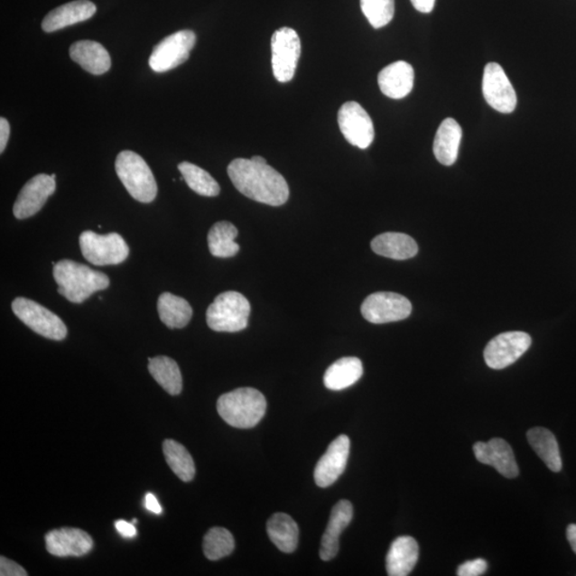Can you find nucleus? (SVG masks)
<instances>
[{
  "mask_svg": "<svg viewBox=\"0 0 576 576\" xmlns=\"http://www.w3.org/2000/svg\"><path fill=\"white\" fill-rule=\"evenodd\" d=\"M79 244L82 255L97 266L119 265L129 255L125 238L117 233L99 235L85 231L80 235Z\"/></svg>",
  "mask_w": 576,
  "mask_h": 576,
  "instance_id": "nucleus-6",
  "label": "nucleus"
},
{
  "mask_svg": "<svg viewBox=\"0 0 576 576\" xmlns=\"http://www.w3.org/2000/svg\"><path fill=\"white\" fill-rule=\"evenodd\" d=\"M46 550L57 557H80L92 550L93 540L89 534L79 528L64 527L51 531L45 536Z\"/></svg>",
  "mask_w": 576,
  "mask_h": 576,
  "instance_id": "nucleus-16",
  "label": "nucleus"
},
{
  "mask_svg": "<svg viewBox=\"0 0 576 576\" xmlns=\"http://www.w3.org/2000/svg\"><path fill=\"white\" fill-rule=\"evenodd\" d=\"M413 311L409 300L395 293H375L368 296L361 307V313L367 321L380 325L404 321Z\"/></svg>",
  "mask_w": 576,
  "mask_h": 576,
  "instance_id": "nucleus-11",
  "label": "nucleus"
},
{
  "mask_svg": "<svg viewBox=\"0 0 576 576\" xmlns=\"http://www.w3.org/2000/svg\"><path fill=\"white\" fill-rule=\"evenodd\" d=\"M115 526L123 537L133 538L137 534L136 527H135L132 523H128L125 520H117L115 523Z\"/></svg>",
  "mask_w": 576,
  "mask_h": 576,
  "instance_id": "nucleus-37",
  "label": "nucleus"
},
{
  "mask_svg": "<svg viewBox=\"0 0 576 576\" xmlns=\"http://www.w3.org/2000/svg\"><path fill=\"white\" fill-rule=\"evenodd\" d=\"M10 137V125L7 119H0V153H4Z\"/></svg>",
  "mask_w": 576,
  "mask_h": 576,
  "instance_id": "nucleus-38",
  "label": "nucleus"
},
{
  "mask_svg": "<svg viewBox=\"0 0 576 576\" xmlns=\"http://www.w3.org/2000/svg\"><path fill=\"white\" fill-rule=\"evenodd\" d=\"M149 370L153 378L170 395H179L183 389V378L178 363L169 357L149 358Z\"/></svg>",
  "mask_w": 576,
  "mask_h": 576,
  "instance_id": "nucleus-29",
  "label": "nucleus"
},
{
  "mask_svg": "<svg viewBox=\"0 0 576 576\" xmlns=\"http://www.w3.org/2000/svg\"><path fill=\"white\" fill-rule=\"evenodd\" d=\"M0 575L2 576H26L28 573L14 561L4 556L0 557Z\"/></svg>",
  "mask_w": 576,
  "mask_h": 576,
  "instance_id": "nucleus-36",
  "label": "nucleus"
},
{
  "mask_svg": "<svg viewBox=\"0 0 576 576\" xmlns=\"http://www.w3.org/2000/svg\"><path fill=\"white\" fill-rule=\"evenodd\" d=\"M411 4L413 5V7L417 11L422 12V14H431L434 8L436 0H411Z\"/></svg>",
  "mask_w": 576,
  "mask_h": 576,
  "instance_id": "nucleus-39",
  "label": "nucleus"
},
{
  "mask_svg": "<svg viewBox=\"0 0 576 576\" xmlns=\"http://www.w3.org/2000/svg\"><path fill=\"white\" fill-rule=\"evenodd\" d=\"M233 185L254 201L281 207L290 198L287 181L277 170L270 167L262 156L237 158L228 167Z\"/></svg>",
  "mask_w": 576,
  "mask_h": 576,
  "instance_id": "nucleus-1",
  "label": "nucleus"
},
{
  "mask_svg": "<svg viewBox=\"0 0 576 576\" xmlns=\"http://www.w3.org/2000/svg\"><path fill=\"white\" fill-rule=\"evenodd\" d=\"M116 172L129 195L141 203H151L157 196V183L149 164L137 153L123 151L116 160Z\"/></svg>",
  "mask_w": 576,
  "mask_h": 576,
  "instance_id": "nucleus-4",
  "label": "nucleus"
},
{
  "mask_svg": "<svg viewBox=\"0 0 576 576\" xmlns=\"http://www.w3.org/2000/svg\"><path fill=\"white\" fill-rule=\"evenodd\" d=\"M350 440L342 434L328 446V450L316 464L314 478L317 486L327 488L339 478L348 462Z\"/></svg>",
  "mask_w": 576,
  "mask_h": 576,
  "instance_id": "nucleus-15",
  "label": "nucleus"
},
{
  "mask_svg": "<svg viewBox=\"0 0 576 576\" xmlns=\"http://www.w3.org/2000/svg\"><path fill=\"white\" fill-rule=\"evenodd\" d=\"M340 132L348 143L358 149L366 150L373 144L375 128L367 110L357 102H347L338 115Z\"/></svg>",
  "mask_w": 576,
  "mask_h": 576,
  "instance_id": "nucleus-12",
  "label": "nucleus"
},
{
  "mask_svg": "<svg viewBox=\"0 0 576 576\" xmlns=\"http://www.w3.org/2000/svg\"><path fill=\"white\" fill-rule=\"evenodd\" d=\"M419 544L410 536L394 540L386 555V571L390 576H407L419 561Z\"/></svg>",
  "mask_w": 576,
  "mask_h": 576,
  "instance_id": "nucleus-22",
  "label": "nucleus"
},
{
  "mask_svg": "<svg viewBox=\"0 0 576 576\" xmlns=\"http://www.w3.org/2000/svg\"><path fill=\"white\" fill-rule=\"evenodd\" d=\"M473 450L478 461L495 468L504 478H516L519 475L518 463L506 441L495 438L489 442H478Z\"/></svg>",
  "mask_w": 576,
  "mask_h": 576,
  "instance_id": "nucleus-17",
  "label": "nucleus"
},
{
  "mask_svg": "<svg viewBox=\"0 0 576 576\" xmlns=\"http://www.w3.org/2000/svg\"><path fill=\"white\" fill-rule=\"evenodd\" d=\"M54 278L58 293L73 303H82L94 293L109 286V278L84 264L70 260L54 263Z\"/></svg>",
  "mask_w": 576,
  "mask_h": 576,
  "instance_id": "nucleus-2",
  "label": "nucleus"
},
{
  "mask_svg": "<svg viewBox=\"0 0 576 576\" xmlns=\"http://www.w3.org/2000/svg\"><path fill=\"white\" fill-rule=\"evenodd\" d=\"M352 516H354V507L349 501L343 499L335 504L321 539L320 556L322 561H331L338 555L340 534L349 525Z\"/></svg>",
  "mask_w": 576,
  "mask_h": 576,
  "instance_id": "nucleus-18",
  "label": "nucleus"
},
{
  "mask_svg": "<svg viewBox=\"0 0 576 576\" xmlns=\"http://www.w3.org/2000/svg\"><path fill=\"white\" fill-rule=\"evenodd\" d=\"M158 314L161 321L170 329H181L190 323L192 309L184 298L163 293L158 298Z\"/></svg>",
  "mask_w": 576,
  "mask_h": 576,
  "instance_id": "nucleus-28",
  "label": "nucleus"
},
{
  "mask_svg": "<svg viewBox=\"0 0 576 576\" xmlns=\"http://www.w3.org/2000/svg\"><path fill=\"white\" fill-rule=\"evenodd\" d=\"M196 41V33L191 31H181L164 38L152 51L149 59L151 69L163 73L178 68L188 60Z\"/></svg>",
  "mask_w": 576,
  "mask_h": 576,
  "instance_id": "nucleus-8",
  "label": "nucleus"
},
{
  "mask_svg": "<svg viewBox=\"0 0 576 576\" xmlns=\"http://www.w3.org/2000/svg\"><path fill=\"white\" fill-rule=\"evenodd\" d=\"M179 170L190 190L203 197H217L220 193V186L217 181L204 169L191 163H181Z\"/></svg>",
  "mask_w": 576,
  "mask_h": 576,
  "instance_id": "nucleus-32",
  "label": "nucleus"
},
{
  "mask_svg": "<svg viewBox=\"0 0 576 576\" xmlns=\"http://www.w3.org/2000/svg\"><path fill=\"white\" fill-rule=\"evenodd\" d=\"M483 93L486 102L502 114H511L516 107V94L506 73L499 64L488 63L483 79Z\"/></svg>",
  "mask_w": 576,
  "mask_h": 576,
  "instance_id": "nucleus-13",
  "label": "nucleus"
},
{
  "mask_svg": "<svg viewBox=\"0 0 576 576\" xmlns=\"http://www.w3.org/2000/svg\"><path fill=\"white\" fill-rule=\"evenodd\" d=\"M237 228L231 222L220 221L215 223L209 232V248L210 254L216 257L228 258L238 254L239 246L235 242L237 237Z\"/></svg>",
  "mask_w": 576,
  "mask_h": 576,
  "instance_id": "nucleus-30",
  "label": "nucleus"
},
{
  "mask_svg": "<svg viewBox=\"0 0 576 576\" xmlns=\"http://www.w3.org/2000/svg\"><path fill=\"white\" fill-rule=\"evenodd\" d=\"M488 569V562L483 558L463 562L457 570L460 576H479L483 575Z\"/></svg>",
  "mask_w": 576,
  "mask_h": 576,
  "instance_id": "nucleus-35",
  "label": "nucleus"
},
{
  "mask_svg": "<svg viewBox=\"0 0 576 576\" xmlns=\"http://www.w3.org/2000/svg\"><path fill=\"white\" fill-rule=\"evenodd\" d=\"M266 409L265 396L252 387H240L223 394L217 403V410L223 421L235 428L256 426L265 415Z\"/></svg>",
  "mask_w": 576,
  "mask_h": 576,
  "instance_id": "nucleus-3",
  "label": "nucleus"
},
{
  "mask_svg": "<svg viewBox=\"0 0 576 576\" xmlns=\"http://www.w3.org/2000/svg\"><path fill=\"white\" fill-rule=\"evenodd\" d=\"M163 450L168 466L181 480L188 483L195 478V461L185 446L174 440H166L163 442Z\"/></svg>",
  "mask_w": 576,
  "mask_h": 576,
  "instance_id": "nucleus-31",
  "label": "nucleus"
},
{
  "mask_svg": "<svg viewBox=\"0 0 576 576\" xmlns=\"http://www.w3.org/2000/svg\"><path fill=\"white\" fill-rule=\"evenodd\" d=\"M462 129L458 122L448 117L438 128L433 141V154L444 166L454 164L460 153Z\"/></svg>",
  "mask_w": 576,
  "mask_h": 576,
  "instance_id": "nucleus-23",
  "label": "nucleus"
},
{
  "mask_svg": "<svg viewBox=\"0 0 576 576\" xmlns=\"http://www.w3.org/2000/svg\"><path fill=\"white\" fill-rule=\"evenodd\" d=\"M360 3L363 14L376 29L386 26L395 14L394 0H361Z\"/></svg>",
  "mask_w": 576,
  "mask_h": 576,
  "instance_id": "nucleus-34",
  "label": "nucleus"
},
{
  "mask_svg": "<svg viewBox=\"0 0 576 576\" xmlns=\"http://www.w3.org/2000/svg\"><path fill=\"white\" fill-rule=\"evenodd\" d=\"M378 85L386 97L404 98L413 89L414 70L405 61L391 63L379 73Z\"/></svg>",
  "mask_w": 576,
  "mask_h": 576,
  "instance_id": "nucleus-19",
  "label": "nucleus"
},
{
  "mask_svg": "<svg viewBox=\"0 0 576 576\" xmlns=\"http://www.w3.org/2000/svg\"><path fill=\"white\" fill-rule=\"evenodd\" d=\"M251 307L242 293L226 292L220 293L207 311L208 326L217 332H239L248 327Z\"/></svg>",
  "mask_w": 576,
  "mask_h": 576,
  "instance_id": "nucleus-5",
  "label": "nucleus"
},
{
  "mask_svg": "<svg viewBox=\"0 0 576 576\" xmlns=\"http://www.w3.org/2000/svg\"><path fill=\"white\" fill-rule=\"evenodd\" d=\"M145 507L156 515H161L163 511L160 503H158L157 498L155 496H153L152 493H148L145 497Z\"/></svg>",
  "mask_w": 576,
  "mask_h": 576,
  "instance_id": "nucleus-40",
  "label": "nucleus"
},
{
  "mask_svg": "<svg viewBox=\"0 0 576 576\" xmlns=\"http://www.w3.org/2000/svg\"><path fill=\"white\" fill-rule=\"evenodd\" d=\"M56 190V181L51 175L38 174L22 188L17 197L14 214L17 219H26L39 213L47 199Z\"/></svg>",
  "mask_w": 576,
  "mask_h": 576,
  "instance_id": "nucleus-14",
  "label": "nucleus"
},
{
  "mask_svg": "<svg viewBox=\"0 0 576 576\" xmlns=\"http://www.w3.org/2000/svg\"><path fill=\"white\" fill-rule=\"evenodd\" d=\"M372 249L376 255L404 261L413 258L419 252V246L413 237L403 233H384L375 237Z\"/></svg>",
  "mask_w": 576,
  "mask_h": 576,
  "instance_id": "nucleus-24",
  "label": "nucleus"
},
{
  "mask_svg": "<svg viewBox=\"0 0 576 576\" xmlns=\"http://www.w3.org/2000/svg\"><path fill=\"white\" fill-rule=\"evenodd\" d=\"M12 311L33 331L54 340L67 338L68 329L60 317L33 300L19 297L12 302Z\"/></svg>",
  "mask_w": 576,
  "mask_h": 576,
  "instance_id": "nucleus-7",
  "label": "nucleus"
},
{
  "mask_svg": "<svg viewBox=\"0 0 576 576\" xmlns=\"http://www.w3.org/2000/svg\"><path fill=\"white\" fill-rule=\"evenodd\" d=\"M362 375L363 364L360 358L346 357L329 367L323 376V384L329 390L342 391L354 386Z\"/></svg>",
  "mask_w": 576,
  "mask_h": 576,
  "instance_id": "nucleus-25",
  "label": "nucleus"
},
{
  "mask_svg": "<svg viewBox=\"0 0 576 576\" xmlns=\"http://www.w3.org/2000/svg\"><path fill=\"white\" fill-rule=\"evenodd\" d=\"M272 52L275 79L280 82L291 81L302 55V42L296 31L288 27L275 31L272 38Z\"/></svg>",
  "mask_w": 576,
  "mask_h": 576,
  "instance_id": "nucleus-9",
  "label": "nucleus"
},
{
  "mask_svg": "<svg viewBox=\"0 0 576 576\" xmlns=\"http://www.w3.org/2000/svg\"><path fill=\"white\" fill-rule=\"evenodd\" d=\"M532 338L525 332H505L492 339L486 346L484 357L488 367L506 368L518 361L530 349Z\"/></svg>",
  "mask_w": 576,
  "mask_h": 576,
  "instance_id": "nucleus-10",
  "label": "nucleus"
},
{
  "mask_svg": "<svg viewBox=\"0 0 576 576\" xmlns=\"http://www.w3.org/2000/svg\"><path fill=\"white\" fill-rule=\"evenodd\" d=\"M97 5L89 0H76L60 5L44 17L42 29L45 33H54L62 28L91 19L96 14Z\"/></svg>",
  "mask_w": 576,
  "mask_h": 576,
  "instance_id": "nucleus-20",
  "label": "nucleus"
},
{
  "mask_svg": "<svg viewBox=\"0 0 576 576\" xmlns=\"http://www.w3.org/2000/svg\"><path fill=\"white\" fill-rule=\"evenodd\" d=\"M270 540L283 553H293L297 549L299 528L296 521L286 514H274L267 522Z\"/></svg>",
  "mask_w": 576,
  "mask_h": 576,
  "instance_id": "nucleus-27",
  "label": "nucleus"
},
{
  "mask_svg": "<svg viewBox=\"0 0 576 576\" xmlns=\"http://www.w3.org/2000/svg\"><path fill=\"white\" fill-rule=\"evenodd\" d=\"M527 440L533 450L552 472H561L562 461L560 446L553 433L543 427H534L527 432Z\"/></svg>",
  "mask_w": 576,
  "mask_h": 576,
  "instance_id": "nucleus-26",
  "label": "nucleus"
},
{
  "mask_svg": "<svg viewBox=\"0 0 576 576\" xmlns=\"http://www.w3.org/2000/svg\"><path fill=\"white\" fill-rule=\"evenodd\" d=\"M70 57L93 75H103L111 68L109 52L96 41L84 40L74 43L70 47Z\"/></svg>",
  "mask_w": 576,
  "mask_h": 576,
  "instance_id": "nucleus-21",
  "label": "nucleus"
},
{
  "mask_svg": "<svg viewBox=\"0 0 576 576\" xmlns=\"http://www.w3.org/2000/svg\"><path fill=\"white\" fill-rule=\"evenodd\" d=\"M233 534L223 527H213L204 536L203 551L209 561H219L233 553Z\"/></svg>",
  "mask_w": 576,
  "mask_h": 576,
  "instance_id": "nucleus-33",
  "label": "nucleus"
},
{
  "mask_svg": "<svg viewBox=\"0 0 576 576\" xmlns=\"http://www.w3.org/2000/svg\"><path fill=\"white\" fill-rule=\"evenodd\" d=\"M567 539L576 554V525H570L567 528Z\"/></svg>",
  "mask_w": 576,
  "mask_h": 576,
  "instance_id": "nucleus-41",
  "label": "nucleus"
}]
</instances>
